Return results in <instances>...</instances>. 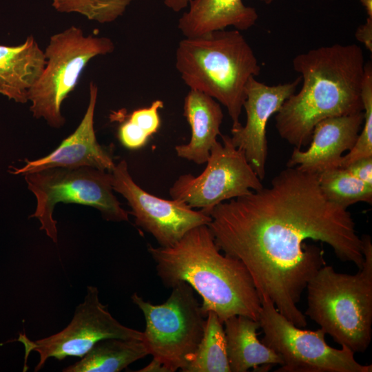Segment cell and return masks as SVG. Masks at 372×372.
I'll use <instances>...</instances> for the list:
<instances>
[{
    "mask_svg": "<svg viewBox=\"0 0 372 372\" xmlns=\"http://www.w3.org/2000/svg\"><path fill=\"white\" fill-rule=\"evenodd\" d=\"M139 372H168L165 366L159 361L153 358L152 362L145 367L138 370Z\"/></svg>",
    "mask_w": 372,
    "mask_h": 372,
    "instance_id": "obj_30",
    "label": "cell"
},
{
    "mask_svg": "<svg viewBox=\"0 0 372 372\" xmlns=\"http://www.w3.org/2000/svg\"><path fill=\"white\" fill-rule=\"evenodd\" d=\"M134 0H52L61 13H77L99 23H112L125 12Z\"/></svg>",
    "mask_w": 372,
    "mask_h": 372,
    "instance_id": "obj_23",
    "label": "cell"
},
{
    "mask_svg": "<svg viewBox=\"0 0 372 372\" xmlns=\"http://www.w3.org/2000/svg\"><path fill=\"white\" fill-rule=\"evenodd\" d=\"M114 49L109 37L85 36L81 28L74 25L52 35L44 51L45 68L29 92L32 116L43 118L52 127H62L65 120L61 105L75 88L88 63Z\"/></svg>",
    "mask_w": 372,
    "mask_h": 372,
    "instance_id": "obj_6",
    "label": "cell"
},
{
    "mask_svg": "<svg viewBox=\"0 0 372 372\" xmlns=\"http://www.w3.org/2000/svg\"><path fill=\"white\" fill-rule=\"evenodd\" d=\"M118 136L122 145L131 149L143 147L149 137L143 130L130 120H127L120 125Z\"/></svg>",
    "mask_w": 372,
    "mask_h": 372,
    "instance_id": "obj_26",
    "label": "cell"
},
{
    "mask_svg": "<svg viewBox=\"0 0 372 372\" xmlns=\"http://www.w3.org/2000/svg\"><path fill=\"white\" fill-rule=\"evenodd\" d=\"M320 187L330 201L347 209L359 202L372 203V185L336 167L318 174Z\"/></svg>",
    "mask_w": 372,
    "mask_h": 372,
    "instance_id": "obj_22",
    "label": "cell"
},
{
    "mask_svg": "<svg viewBox=\"0 0 372 372\" xmlns=\"http://www.w3.org/2000/svg\"><path fill=\"white\" fill-rule=\"evenodd\" d=\"M175 66L189 90L203 92L226 107L231 128L241 125L247 85L259 75L260 66L240 31L225 29L183 39L176 50Z\"/></svg>",
    "mask_w": 372,
    "mask_h": 372,
    "instance_id": "obj_4",
    "label": "cell"
},
{
    "mask_svg": "<svg viewBox=\"0 0 372 372\" xmlns=\"http://www.w3.org/2000/svg\"><path fill=\"white\" fill-rule=\"evenodd\" d=\"M214 145L203 172L180 175L169 188L172 199L209 216L218 204L261 189V180L248 163L243 150L228 135Z\"/></svg>",
    "mask_w": 372,
    "mask_h": 372,
    "instance_id": "obj_10",
    "label": "cell"
},
{
    "mask_svg": "<svg viewBox=\"0 0 372 372\" xmlns=\"http://www.w3.org/2000/svg\"><path fill=\"white\" fill-rule=\"evenodd\" d=\"M207 225L218 249L240 260L260 299H269L296 327L307 324L298 309L302 293L324 265L327 243L343 262L358 269L362 242L351 213L327 198L318 174L287 167L269 187L224 201L209 213Z\"/></svg>",
    "mask_w": 372,
    "mask_h": 372,
    "instance_id": "obj_1",
    "label": "cell"
},
{
    "mask_svg": "<svg viewBox=\"0 0 372 372\" xmlns=\"http://www.w3.org/2000/svg\"><path fill=\"white\" fill-rule=\"evenodd\" d=\"M258 321L264 336L262 342L282 359L279 372H371L372 365L358 362L345 346L328 345L325 332L304 330L282 316L268 298H262Z\"/></svg>",
    "mask_w": 372,
    "mask_h": 372,
    "instance_id": "obj_9",
    "label": "cell"
},
{
    "mask_svg": "<svg viewBox=\"0 0 372 372\" xmlns=\"http://www.w3.org/2000/svg\"><path fill=\"white\" fill-rule=\"evenodd\" d=\"M147 250L163 284H189L200 296L205 317L211 311L223 323L234 316L258 320L261 301L250 273L240 260L220 253L207 225L192 229L172 246Z\"/></svg>",
    "mask_w": 372,
    "mask_h": 372,
    "instance_id": "obj_3",
    "label": "cell"
},
{
    "mask_svg": "<svg viewBox=\"0 0 372 372\" xmlns=\"http://www.w3.org/2000/svg\"><path fill=\"white\" fill-rule=\"evenodd\" d=\"M98 86L89 85V103L85 114L75 131L65 138L52 152L36 160L25 159L21 168L14 167V175H25L54 167H90L111 172L115 163L110 152L96 139L94 127Z\"/></svg>",
    "mask_w": 372,
    "mask_h": 372,
    "instance_id": "obj_14",
    "label": "cell"
},
{
    "mask_svg": "<svg viewBox=\"0 0 372 372\" xmlns=\"http://www.w3.org/2000/svg\"><path fill=\"white\" fill-rule=\"evenodd\" d=\"M363 122V111L321 121L313 130L308 149L294 147L287 167L315 174L339 167L343 154L354 146Z\"/></svg>",
    "mask_w": 372,
    "mask_h": 372,
    "instance_id": "obj_15",
    "label": "cell"
},
{
    "mask_svg": "<svg viewBox=\"0 0 372 372\" xmlns=\"http://www.w3.org/2000/svg\"><path fill=\"white\" fill-rule=\"evenodd\" d=\"M227 351L231 372H246L249 369H269L282 365L280 357L258 339V320L245 316H234L224 322Z\"/></svg>",
    "mask_w": 372,
    "mask_h": 372,
    "instance_id": "obj_19",
    "label": "cell"
},
{
    "mask_svg": "<svg viewBox=\"0 0 372 372\" xmlns=\"http://www.w3.org/2000/svg\"><path fill=\"white\" fill-rule=\"evenodd\" d=\"M43 51L32 35L14 46L0 45V94L25 103L45 66Z\"/></svg>",
    "mask_w": 372,
    "mask_h": 372,
    "instance_id": "obj_18",
    "label": "cell"
},
{
    "mask_svg": "<svg viewBox=\"0 0 372 372\" xmlns=\"http://www.w3.org/2000/svg\"><path fill=\"white\" fill-rule=\"evenodd\" d=\"M265 4H271L276 0H258Z\"/></svg>",
    "mask_w": 372,
    "mask_h": 372,
    "instance_id": "obj_32",
    "label": "cell"
},
{
    "mask_svg": "<svg viewBox=\"0 0 372 372\" xmlns=\"http://www.w3.org/2000/svg\"><path fill=\"white\" fill-rule=\"evenodd\" d=\"M165 6L175 12L186 9L190 0H163Z\"/></svg>",
    "mask_w": 372,
    "mask_h": 372,
    "instance_id": "obj_29",
    "label": "cell"
},
{
    "mask_svg": "<svg viewBox=\"0 0 372 372\" xmlns=\"http://www.w3.org/2000/svg\"><path fill=\"white\" fill-rule=\"evenodd\" d=\"M356 39L372 52V17H367L364 23L360 25L355 32Z\"/></svg>",
    "mask_w": 372,
    "mask_h": 372,
    "instance_id": "obj_28",
    "label": "cell"
},
{
    "mask_svg": "<svg viewBox=\"0 0 372 372\" xmlns=\"http://www.w3.org/2000/svg\"><path fill=\"white\" fill-rule=\"evenodd\" d=\"M300 82L298 76L291 82L269 85L252 77L247 85L243 103L246 122L244 125L231 128L230 138L236 147L243 150L248 163L261 180L266 175L268 121L296 91Z\"/></svg>",
    "mask_w": 372,
    "mask_h": 372,
    "instance_id": "obj_13",
    "label": "cell"
},
{
    "mask_svg": "<svg viewBox=\"0 0 372 372\" xmlns=\"http://www.w3.org/2000/svg\"><path fill=\"white\" fill-rule=\"evenodd\" d=\"M344 168L355 178L372 185V156L358 159Z\"/></svg>",
    "mask_w": 372,
    "mask_h": 372,
    "instance_id": "obj_27",
    "label": "cell"
},
{
    "mask_svg": "<svg viewBox=\"0 0 372 372\" xmlns=\"http://www.w3.org/2000/svg\"><path fill=\"white\" fill-rule=\"evenodd\" d=\"M206 318L203 336L183 372H231L223 323L211 311Z\"/></svg>",
    "mask_w": 372,
    "mask_h": 372,
    "instance_id": "obj_21",
    "label": "cell"
},
{
    "mask_svg": "<svg viewBox=\"0 0 372 372\" xmlns=\"http://www.w3.org/2000/svg\"><path fill=\"white\" fill-rule=\"evenodd\" d=\"M362 101L364 112L362 128L354 146L342 157L339 167H346L352 162L372 156V65L368 61L362 87Z\"/></svg>",
    "mask_w": 372,
    "mask_h": 372,
    "instance_id": "obj_24",
    "label": "cell"
},
{
    "mask_svg": "<svg viewBox=\"0 0 372 372\" xmlns=\"http://www.w3.org/2000/svg\"><path fill=\"white\" fill-rule=\"evenodd\" d=\"M25 180L37 199L30 216L40 223V229L55 243L57 222L53 218L56 204L76 203L98 209L110 221H128L129 212L113 194L112 174L90 167H54L27 174Z\"/></svg>",
    "mask_w": 372,
    "mask_h": 372,
    "instance_id": "obj_8",
    "label": "cell"
},
{
    "mask_svg": "<svg viewBox=\"0 0 372 372\" xmlns=\"http://www.w3.org/2000/svg\"><path fill=\"white\" fill-rule=\"evenodd\" d=\"M148 354L142 340L106 338L99 340L81 360L64 372H119Z\"/></svg>",
    "mask_w": 372,
    "mask_h": 372,
    "instance_id": "obj_20",
    "label": "cell"
},
{
    "mask_svg": "<svg viewBox=\"0 0 372 372\" xmlns=\"http://www.w3.org/2000/svg\"><path fill=\"white\" fill-rule=\"evenodd\" d=\"M292 65L302 83L276 113L275 125L280 136L294 147L307 146L321 121L363 111L366 63L358 45L318 47L296 55Z\"/></svg>",
    "mask_w": 372,
    "mask_h": 372,
    "instance_id": "obj_2",
    "label": "cell"
},
{
    "mask_svg": "<svg viewBox=\"0 0 372 372\" xmlns=\"http://www.w3.org/2000/svg\"><path fill=\"white\" fill-rule=\"evenodd\" d=\"M143 340V332L127 327L116 320L99 298L96 287L87 286L83 301L75 309L69 324L52 335L31 340L20 334L25 359L32 351L39 361L34 371L41 369L51 358L61 360L68 356L82 358L99 340L106 338Z\"/></svg>",
    "mask_w": 372,
    "mask_h": 372,
    "instance_id": "obj_11",
    "label": "cell"
},
{
    "mask_svg": "<svg viewBox=\"0 0 372 372\" xmlns=\"http://www.w3.org/2000/svg\"><path fill=\"white\" fill-rule=\"evenodd\" d=\"M183 114L191 128L189 143L175 146L178 157L196 164L206 163L210 151L220 135L223 112L220 103L211 96L189 90L185 97Z\"/></svg>",
    "mask_w": 372,
    "mask_h": 372,
    "instance_id": "obj_17",
    "label": "cell"
},
{
    "mask_svg": "<svg viewBox=\"0 0 372 372\" xmlns=\"http://www.w3.org/2000/svg\"><path fill=\"white\" fill-rule=\"evenodd\" d=\"M172 289L161 304L145 301L136 293L131 299L145 317L142 341L148 354L168 372L184 371L203 336L206 319L189 284L180 282Z\"/></svg>",
    "mask_w": 372,
    "mask_h": 372,
    "instance_id": "obj_7",
    "label": "cell"
},
{
    "mask_svg": "<svg viewBox=\"0 0 372 372\" xmlns=\"http://www.w3.org/2000/svg\"><path fill=\"white\" fill-rule=\"evenodd\" d=\"M110 173L112 189L127 201L136 225L152 234L161 247L173 245L192 229L211 221L201 210L145 191L133 180L125 160L115 164Z\"/></svg>",
    "mask_w": 372,
    "mask_h": 372,
    "instance_id": "obj_12",
    "label": "cell"
},
{
    "mask_svg": "<svg viewBox=\"0 0 372 372\" xmlns=\"http://www.w3.org/2000/svg\"><path fill=\"white\" fill-rule=\"evenodd\" d=\"M258 19L256 9L242 0H190L178 21V28L185 38H194L228 27L247 30Z\"/></svg>",
    "mask_w": 372,
    "mask_h": 372,
    "instance_id": "obj_16",
    "label": "cell"
},
{
    "mask_svg": "<svg viewBox=\"0 0 372 372\" xmlns=\"http://www.w3.org/2000/svg\"><path fill=\"white\" fill-rule=\"evenodd\" d=\"M163 102L156 100L147 107L140 108L132 112L128 120L138 125L149 136L159 129L161 119L159 110L163 107Z\"/></svg>",
    "mask_w": 372,
    "mask_h": 372,
    "instance_id": "obj_25",
    "label": "cell"
},
{
    "mask_svg": "<svg viewBox=\"0 0 372 372\" xmlns=\"http://www.w3.org/2000/svg\"><path fill=\"white\" fill-rule=\"evenodd\" d=\"M365 9L367 17H372V0H359Z\"/></svg>",
    "mask_w": 372,
    "mask_h": 372,
    "instance_id": "obj_31",
    "label": "cell"
},
{
    "mask_svg": "<svg viewBox=\"0 0 372 372\" xmlns=\"http://www.w3.org/2000/svg\"><path fill=\"white\" fill-rule=\"evenodd\" d=\"M364 262L355 274L322 266L308 282L304 315L354 353H364L372 335V243L361 237Z\"/></svg>",
    "mask_w": 372,
    "mask_h": 372,
    "instance_id": "obj_5",
    "label": "cell"
}]
</instances>
